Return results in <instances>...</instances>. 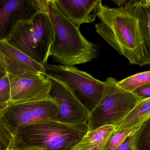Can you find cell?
Segmentation results:
<instances>
[{"label":"cell","instance_id":"6da1fadb","mask_svg":"<svg viewBox=\"0 0 150 150\" xmlns=\"http://www.w3.org/2000/svg\"><path fill=\"white\" fill-rule=\"evenodd\" d=\"M118 7L100 3L96 32L130 64H150V1H113Z\"/></svg>","mask_w":150,"mask_h":150},{"label":"cell","instance_id":"7a4b0ae2","mask_svg":"<svg viewBox=\"0 0 150 150\" xmlns=\"http://www.w3.org/2000/svg\"><path fill=\"white\" fill-rule=\"evenodd\" d=\"M54 30L50 56L62 65L74 67L92 61L99 54L96 45L86 39L60 11L55 0L44 1Z\"/></svg>","mask_w":150,"mask_h":150},{"label":"cell","instance_id":"3957f363","mask_svg":"<svg viewBox=\"0 0 150 150\" xmlns=\"http://www.w3.org/2000/svg\"><path fill=\"white\" fill-rule=\"evenodd\" d=\"M88 132L86 122L48 120L27 125L13 136L12 150H73Z\"/></svg>","mask_w":150,"mask_h":150},{"label":"cell","instance_id":"277c9868","mask_svg":"<svg viewBox=\"0 0 150 150\" xmlns=\"http://www.w3.org/2000/svg\"><path fill=\"white\" fill-rule=\"evenodd\" d=\"M54 39L52 22L46 11H40L19 26L6 41L42 65L47 64Z\"/></svg>","mask_w":150,"mask_h":150},{"label":"cell","instance_id":"5b68a950","mask_svg":"<svg viewBox=\"0 0 150 150\" xmlns=\"http://www.w3.org/2000/svg\"><path fill=\"white\" fill-rule=\"evenodd\" d=\"M117 81L115 78H107L102 98L89 112L88 131L106 125L116 126L143 100L120 87Z\"/></svg>","mask_w":150,"mask_h":150},{"label":"cell","instance_id":"8992f818","mask_svg":"<svg viewBox=\"0 0 150 150\" xmlns=\"http://www.w3.org/2000/svg\"><path fill=\"white\" fill-rule=\"evenodd\" d=\"M43 67L44 75L65 85L89 112L102 98L105 81L96 79L74 67L46 64Z\"/></svg>","mask_w":150,"mask_h":150},{"label":"cell","instance_id":"52a82bcc","mask_svg":"<svg viewBox=\"0 0 150 150\" xmlns=\"http://www.w3.org/2000/svg\"><path fill=\"white\" fill-rule=\"evenodd\" d=\"M59 109L51 98L23 103L11 104L1 113L2 121L13 136L27 125L48 120L57 121Z\"/></svg>","mask_w":150,"mask_h":150},{"label":"cell","instance_id":"ba28073f","mask_svg":"<svg viewBox=\"0 0 150 150\" xmlns=\"http://www.w3.org/2000/svg\"><path fill=\"white\" fill-rule=\"evenodd\" d=\"M40 11L39 0H0V42Z\"/></svg>","mask_w":150,"mask_h":150},{"label":"cell","instance_id":"9c48e42d","mask_svg":"<svg viewBox=\"0 0 150 150\" xmlns=\"http://www.w3.org/2000/svg\"><path fill=\"white\" fill-rule=\"evenodd\" d=\"M8 76L11 104L37 101L50 98L49 93L51 84L45 75L36 74Z\"/></svg>","mask_w":150,"mask_h":150},{"label":"cell","instance_id":"30bf717a","mask_svg":"<svg viewBox=\"0 0 150 150\" xmlns=\"http://www.w3.org/2000/svg\"><path fill=\"white\" fill-rule=\"evenodd\" d=\"M48 79L51 84L49 96L58 107L57 121L68 124L87 122L89 110L65 85L54 79Z\"/></svg>","mask_w":150,"mask_h":150},{"label":"cell","instance_id":"8fae6325","mask_svg":"<svg viewBox=\"0 0 150 150\" xmlns=\"http://www.w3.org/2000/svg\"><path fill=\"white\" fill-rule=\"evenodd\" d=\"M0 52L5 62L6 73L8 75H44L43 66L37 63L6 41L0 42Z\"/></svg>","mask_w":150,"mask_h":150},{"label":"cell","instance_id":"7c38bea8","mask_svg":"<svg viewBox=\"0 0 150 150\" xmlns=\"http://www.w3.org/2000/svg\"><path fill=\"white\" fill-rule=\"evenodd\" d=\"M64 16L77 28L85 23L94 22L101 0H55Z\"/></svg>","mask_w":150,"mask_h":150},{"label":"cell","instance_id":"4fadbf2b","mask_svg":"<svg viewBox=\"0 0 150 150\" xmlns=\"http://www.w3.org/2000/svg\"><path fill=\"white\" fill-rule=\"evenodd\" d=\"M115 126L106 125L88 131L73 150H103Z\"/></svg>","mask_w":150,"mask_h":150},{"label":"cell","instance_id":"5bb4252c","mask_svg":"<svg viewBox=\"0 0 150 150\" xmlns=\"http://www.w3.org/2000/svg\"><path fill=\"white\" fill-rule=\"evenodd\" d=\"M150 118V98L141 100L115 126V130L138 127Z\"/></svg>","mask_w":150,"mask_h":150},{"label":"cell","instance_id":"9a60e30c","mask_svg":"<svg viewBox=\"0 0 150 150\" xmlns=\"http://www.w3.org/2000/svg\"><path fill=\"white\" fill-rule=\"evenodd\" d=\"M132 146L133 150H150V118L133 132Z\"/></svg>","mask_w":150,"mask_h":150},{"label":"cell","instance_id":"2e32d148","mask_svg":"<svg viewBox=\"0 0 150 150\" xmlns=\"http://www.w3.org/2000/svg\"><path fill=\"white\" fill-rule=\"evenodd\" d=\"M117 83L120 87L125 91L132 93L142 86L150 84V71L137 74L122 80L117 81Z\"/></svg>","mask_w":150,"mask_h":150},{"label":"cell","instance_id":"e0dca14e","mask_svg":"<svg viewBox=\"0 0 150 150\" xmlns=\"http://www.w3.org/2000/svg\"><path fill=\"white\" fill-rule=\"evenodd\" d=\"M139 127L120 130H115V132L109 139L103 150H115Z\"/></svg>","mask_w":150,"mask_h":150},{"label":"cell","instance_id":"ac0fdd59","mask_svg":"<svg viewBox=\"0 0 150 150\" xmlns=\"http://www.w3.org/2000/svg\"><path fill=\"white\" fill-rule=\"evenodd\" d=\"M11 104V91L9 76L6 73L0 79V113Z\"/></svg>","mask_w":150,"mask_h":150},{"label":"cell","instance_id":"d6986e66","mask_svg":"<svg viewBox=\"0 0 150 150\" xmlns=\"http://www.w3.org/2000/svg\"><path fill=\"white\" fill-rule=\"evenodd\" d=\"M13 136L2 121L0 113V150H10Z\"/></svg>","mask_w":150,"mask_h":150},{"label":"cell","instance_id":"ffe728a7","mask_svg":"<svg viewBox=\"0 0 150 150\" xmlns=\"http://www.w3.org/2000/svg\"><path fill=\"white\" fill-rule=\"evenodd\" d=\"M132 93L142 99L150 98V84L142 86L135 89Z\"/></svg>","mask_w":150,"mask_h":150},{"label":"cell","instance_id":"44dd1931","mask_svg":"<svg viewBox=\"0 0 150 150\" xmlns=\"http://www.w3.org/2000/svg\"><path fill=\"white\" fill-rule=\"evenodd\" d=\"M129 136L115 150H133L132 146V134Z\"/></svg>","mask_w":150,"mask_h":150},{"label":"cell","instance_id":"7402d4cb","mask_svg":"<svg viewBox=\"0 0 150 150\" xmlns=\"http://www.w3.org/2000/svg\"><path fill=\"white\" fill-rule=\"evenodd\" d=\"M6 73V65L3 57L0 52V76L4 75Z\"/></svg>","mask_w":150,"mask_h":150},{"label":"cell","instance_id":"603a6c76","mask_svg":"<svg viewBox=\"0 0 150 150\" xmlns=\"http://www.w3.org/2000/svg\"><path fill=\"white\" fill-rule=\"evenodd\" d=\"M5 74H4V75H5ZM4 75H2V76H0V79H1V78H2V77H3V76H4Z\"/></svg>","mask_w":150,"mask_h":150},{"label":"cell","instance_id":"cb8c5ba5","mask_svg":"<svg viewBox=\"0 0 150 150\" xmlns=\"http://www.w3.org/2000/svg\"></svg>","mask_w":150,"mask_h":150}]
</instances>
